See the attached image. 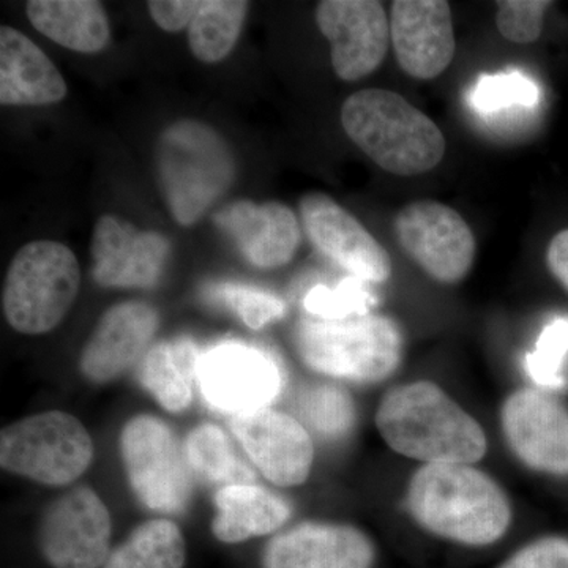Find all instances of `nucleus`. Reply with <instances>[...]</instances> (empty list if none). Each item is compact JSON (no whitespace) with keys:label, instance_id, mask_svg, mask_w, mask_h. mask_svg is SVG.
I'll return each instance as SVG.
<instances>
[{"label":"nucleus","instance_id":"obj_1","mask_svg":"<svg viewBox=\"0 0 568 568\" xmlns=\"http://www.w3.org/2000/svg\"><path fill=\"white\" fill-rule=\"evenodd\" d=\"M406 506L420 528L469 547L495 544L506 536L511 523L506 493L474 465L418 467L407 487Z\"/></svg>","mask_w":568,"mask_h":568},{"label":"nucleus","instance_id":"obj_2","mask_svg":"<svg viewBox=\"0 0 568 568\" xmlns=\"http://www.w3.org/2000/svg\"><path fill=\"white\" fill-rule=\"evenodd\" d=\"M376 426L392 450L425 465H474L488 450L476 418L429 381L388 390L377 407Z\"/></svg>","mask_w":568,"mask_h":568},{"label":"nucleus","instance_id":"obj_3","mask_svg":"<svg viewBox=\"0 0 568 568\" xmlns=\"http://www.w3.org/2000/svg\"><path fill=\"white\" fill-rule=\"evenodd\" d=\"M342 123L349 140L390 174L428 173L446 155L439 126L392 91L365 89L347 97Z\"/></svg>","mask_w":568,"mask_h":568},{"label":"nucleus","instance_id":"obj_4","mask_svg":"<svg viewBox=\"0 0 568 568\" xmlns=\"http://www.w3.org/2000/svg\"><path fill=\"white\" fill-rule=\"evenodd\" d=\"M160 189L181 226L200 222L235 181L230 144L207 123H171L156 144Z\"/></svg>","mask_w":568,"mask_h":568},{"label":"nucleus","instance_id":"obj_5","mask_svg":"<svg viewBox=\"0 0 568 568\" xmlns=\"http://www.w3.org/2000/svg\"><path fill=\"white\" fill-rule=\"evenodd\" d=\"M294 342L313 372L357 384H376L394 375L405 347L399 325L376 313L345 320L305 317L295 327Z\"/></svg>","mask_w":568,"mask_h":568},{"label":"nucleus","instance_id":"obj_6","mask_svg":"<svg viewBox=\"0 0 568 568\" xmlns=\"http://www.w3.org/2000/svg\"><path fill=\"white\" fill-rule=\"evenodd\" d=\"M80 286V263L69 246L31 242L18 250L7 271L3 315L20 334H48L70 312Z\"/></svg>","mask_w":568,"mask_h":568},{"label":"nucleus","instance_id":"obj_7","mask_svg":"<svg viewBox=\"0 0 568 568\" xmlns=\"http://www.w3.org/2000/svg\"><path fill=\"white\" fill-rule=\"evenodd\" d=\"M93 440L77 417L62 410L36 414L6 426L0 466L14 476L50 487L73 484L89 469Z\"/></svg>","mask_w":568,"mask_h":568},{"label":"nucleus","instance_id":"obj_8","mask_svg":"<svg viewBox=\"0 0 568 568\" xmlns=\"http://www.w3.org/2000/svg\"><path fill=\"white\" fill-rule=\"evenodd\" d=\"M119 450L130 488L142 506L181 515L192 497L193 474L183 444L162 418L134 416L123 425Z\"/></svg>","mask_w":568,"mask_h":568},{"label":"nucleus","instance_id":"obj_9","mask_svg":"<svg viewBox=\"0 0 568 568\" xmlns=\"http://www.w3.org/2000/svg\"><path fill=\"white\" fill-rule=\"evenodd\" d=\"M283 384L274 355L241 342L203 351L197 365V386L205 402L233 416L271 406Z\"/></svg>","mask_w":568,"mask_h":568},{"label":"nucleus","instance_id":"obj_10","mask_svg":"<svg viewBox=\"0 0 568 568\" xmlns=\"http://www.w3.org/2000/svg\"><path fill=\"white\" fill-rule=\"evenodd\" d=\"M407 256L436 282H462L476 260V237L455 209L437 201L407 204L395 219Z\"/></svg>","mask_w":568,"mask_h":568},{"label":"nucleus","instance_id":"obj_11","mask_svg":"<svg viewBox=\"0 0 568 568\" xmlns=\"http://www.w3.org/2000/svg\"><path fill=\"white\" fill-rule=\"evenodd\" d=\"M112 523L102 497L78 487L52 500L41 517L39 547L52 568H103Z\"/></svg>","mask_w":568,"mask_h":568},{"label":"nucleus","instance_id":"obj_12","mask_svg":"<svg viewBox=\"0 0 568 568\" xmlns=\"http://www.w3.org/2000/svg\"><path fill=\"white\" fill-rule=\"evenodd\" d=\"M511 454L536 473L568 477V405L544 388H519L500 409Z\"/></svg>","mask_w":568,"mask_h":568},{"label":"nucleus","instance_id":"obj_13","mask_svg":"<svg viewBox=\"0 0 568 568\" xmlns=\"http://www.w3.org/2000/svg\"><path fill=\"white\" fill-rule=\"evenodd\" d=\"M168 237L141 231L125 219L100 216L91 242L92 276L112 290H152L170 260Z\"/></svg>","mask_w":568,"mask_h":568},{"label":"nucleus","instance_id":"obj_14","mask_svg":"<svg viewBox=\"0 0 568 568\" xmlns=\"http://www.w3.org/2000/svg\"><path fill=\"white\" fill-rule=\"evenodd\" d=\"M298 212L317 252L366 284L390 280L392 261L384 246L328 194L306 193L298 203Z\"/></svg>","mask_w":568,"mask_h":568},{"label":"nucleus","instance_id":"obj_15","mask_svg":"<svg viewBox=\"0 0 568 568\" xmlns=\"http://www.w3.org/2000/svg\"><path fill=\"white\" fill-rule=\"evenodd\" d=\"M316 22L331 41L332 67L343 81H358L379 69L390 41V21L375 0H324Z\"/></svg>","mask_w":568,"mask_h":568},{"label":"nucleus","instance_id":"obj_16","mask_svg":"<svg viewBox=\"0 0 568 568\" xmlns=\"http://www.w3.org/2000/svg\"><path fill=\"white\" fill-rule=\"evenodd\" d=\"M246 457L276 487L305 484L315 462L312 435L302 422L272 407L231 418Z\"/></svg>","mask_w":568,"mask_h":568},{"label":"nucleus","instance_id":"obj_17","mask_svg":"<svg viewBox=\"0 0 568 568\" xmlns=\"http://www.w3.org/2000/svg\"><path fill=\"white\" fill-rule=\"evenodd\" d=\"M159 325V312L148 302L126 301L108 308L82 347V377L102 386L125 375L151 349Z\"/></svg>","mask_w":568,"mask_h":568},{"label":"nucleus","instance_id":"obj_18","mask_svg":"<svg viewBox=\"0 0 568 568\" xmlns=\"http://www.w3.org/2000/svg\"><path fill=\"white\" fill-rule=\"evenodd\" d=\"M396 61L416 80H435L454 61L455 32L446 0H396L390 11Z\"/></svg>","mask_w":568,"mask_h":568},{"label":"nucleus","instance_id":"obj_19","mask_svg":"<svg viewBox=\"0 0 568 568\" xmlns=\"http://www.w3.org/2000/svg\"><path fill=\"white\" fill-rule=\"evenodd\" d=\"M375 559V545L364 530L305 521L268 541L263 568H372Z\"/></svg>","mask_w":568,"mask_h":568},{"label":"nucleus","instance_id":"obj_20","mask_svg":"<svg viewBox=\"0 0 568 568\" xmlns=\"http://www.w3.org/2000/svg\"><path fill=\"white\" fill-rule=\"evenodd\" d=\"M213 223L233 239L250 264L260 268L286 265L301 245L297 215L278 201H234L215 212Z\"/></svg>","mask_w":568,"mask_h":568},{"label":"nucleus","instance_id":"obj_21","mask_svg":"<svg viewBox=\"0 0 568 568\" xmlns=\"http://www.w3.org/2000/svg\"><path fill=\"white\" fill-rule=\"evenodd\" d=\"M69 92L61 71L31 39L17 29L0 28V103L47 106Z\"/></svg>","mask_w":568,"mask_h":568},{"label":"nucleus","instance_id":"obj_22","mask_svg":"<svg viewBox=\"0 0 568 568\" xmlns=\"http://www.w3.org/2000/svg\"><path fill=\"white\" fill-rule=\"evenodd\" d=\"M212 534L223 544L235 545L282 529L291 517L282 496L254 484L227 485L216 491Z\"/></svg>","mask_w":568,"mask_h":568},{"label":"nucleus","instance_id":"obj_23","mask_svg":"<svg viewBox=\"0 0 568 568\" xmlns=\"http://www.w3.org/2000/svg\"><path fill=\"white\" fill-rule=\"evenodd\" d=\"M26 13L37 31L67 50L95 54L110 43V21L95 0H31Z\"/></svg>","mask_w":568,"mask_h":568},{"label":"nucleus","instance_id":"obj_24","mask_svg":"<svg viewBox=\"0 0 568 568\" xmlns=\"http://www.w3.org/2000/svg\"><path fill=\"white\" fill-rule=\"evenodd\" d=\"M201 355L203 351L185 336L155 343L141 361V386L168 413H183L193 402Z\"/></svg>","mask_w":568,"mask_h":568},{"label":"nucleus","instance_id":"obj_25","mask_svg":"<svg viewBox=\"0 0 568 568\" xmlns=\"http://www.w3.org/2000/svg\"><path fill=\"white\" fill-rule=\"evenodd\" d=\"M185 538L168 518L149 519L112 549L103 568H183Z\"/></svg>","mask_w":568,"mask_h":568},{"label":"nucleus","instance_id":"obj_26","mask_svg":"<svg viewBox=\"0 0 568 568\" xmlns=\"http://www.w3.org/2000/svg\"><path fill=\"white\" fill-rule=\"evenodd\" d=\"M186 463L194 478L203 484L227 485L254 484L253 470L235 455L230 437L213 424L193 428L183 443Z\"/></svg>","mask_w":568,"mask_h":568},{"label":"nucleus","instance_id":"obj_27","mask_svg":"<svg viewBox=\"0 0 568 568\" xmlns=\"http://www.w3.org/2000/svg\"><path fill=\"white\" fill-rule=\"evenodd\" d=\"M250 2L207 0L201 3L189 26V44L194 58L204 63L222 62L234 50L244 28Z\"/></svg>","mask_w":568,"mask_h":568},{"label":"nucleus","instance_id":"obj_28","mask_svg":"<svg viewBox=\"0 0 568 568\" xmlns=\"http://www.w3.org/2000/svg\"><path fill=\"white\" fill-rule=\"evenodd\" d=\"M470 108L481 115L529 110L540 102V88L532 78L518 70L480 74L469 97Z\"/></svg>","mask_w":568,"mask_h":568},{"label":"nucleus","instance_id":"obj_29","mask_svg":"<svg viewBox=\"0 0 568 568\" xmlns=\"http://www.w3.org/2000/svg\"><path fill=\"white\" fill-rule=\"evenodd\" d=\"M302 414L306 424L325 439L347 436L355 424L353 398L345 388L316 386L305 392Z\"/></svg>","mask_w":568,"mask_h":568},{"label":"nucleus","instance_id":"obj_30","mask_svg":"<svg viewBox=\"0 0 568 568\" xmlns=\"http://www.w3.org/2000/svg\"><path fill=\"white\" fill-rule=\"evenodd\" d=\"M568 355V317H556L545 325L538 336L536 349L526 355V369L537 386L555 390L566 386L562 375Z\"/></svg>","mask_w":568,"mask_h":568},{"label":"nucleus","instance_id":"obj_31","mask_svg":"<svg viewBox=\"0 0 568 568\" xmlns=\"http://www.w3.org/2000/svg\"><path fill=\"white\" fill-rule=\"evenodd\" d=\"M209 295L212 301L227 306L252 331H261L286 313V305L278 295L244 284H219Z\"/></svg>","mask_w":568,"mask_h":568},{"label":"nucleus","instance_id":"obj_32","mask_svg":"<svg viewBox=\"0 0 568 568\" xmlns=\"http://www.w3.org/2000/svg\"><path fill=\"white\" fill-rule=\"evenodd\" d=\"M375 297L361 280H345L336 287L316 286L306 294L305 308L320 320H345V317L368 315Z\"/></svg>","mask_w":568,"mask_h":568},{"label":"nucleus","instance_id":"obj_33","mask_svg":"<svg viewBox=\"0 0 568 568\" xmlns=\"http://www.w3.org/2000/svg\"><path fill=\"white\" fill-rule=\"evenodd\" d=\"M548 7L551 2L547 0H503L497 3L496 26L500 36L518 44L538 40Z\"/></svg>","mask_w":568,"mask_h":568},{"label":"nucleus","instance_id":"obj_34","mask_svg":"<svg viewBox=\"0 0 568 568\" xmlns=\"http://www.w3.org/2000/svg\"><path fill=\"white\" fill-rule=\"evenodd\" d=\"M499 568H568V538H538L515 552Z\"/></svg>","mask_w":568,"mask_h":568},{"label":"nucleus","instance_id":"obj_35","mask_svg":"<svg viewBox=\"0 0 568 568\" xmlns=\"http://www.w3.org/2000/svg\"><path fill=\"white\" fill-rule=\"evenodd\" d=\"M201 3L203 2L200 0H151L148 2V10L160 29L181 32L192 24Z\"/></svg>","mask_w":568,"mask_h":568},{"label":"nucleus","instance_id":"obj_36","mask_svg":"<svg viewBox=\"0 0 568 568\" xmlns=\"http://www.w3.org/2000/svg\"><path fill=\"white\" fill-rule=\"evenodd\" d=\"M547 264L551 275L568 293V230L560 231L549 242Z\"/></svg>","mask_w":568,"mask_h":568}]
</instances>
